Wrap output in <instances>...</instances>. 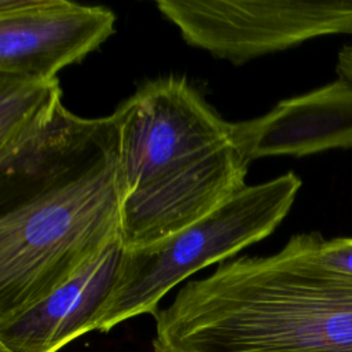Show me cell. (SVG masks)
Wrapping results in <instances>:
<instances>
[{"label": "cell", "mask_w": 352, "mask_h": 352, "mask_svg": "<svg viewBox=\"0 0 352 352\" xmlns=\"http://www.w3.org/2000/svg\"><path fill=\"white\" fill-rule=\"evenodd\" d=\"M113 114L125 250L173 236L246 187L234 122L186 78L148 80Z\"/></svg>", "instance_id": "cell-1"}, {"label": "cell", "mask_w": 352, "mask_h": 352, "mask_svg": "<svg viewBox=\"0 0 352 352\" xmlns=\"http://www.w3.org/2000/svg\"><path fill=\"white\" fill-rule=\"evenodd\" d=\"M154 318L153 352H352V278L285 245L220 263Z\"/></svg>", "instance_id": "cell-2"}, {"label": "cell", "mask_w": 352, "mask_h": 352, "mask_svg": "<svg viewBox=\"0 0 352 352\" xmlns=\"http://www.w3.org/2000/svg\"><path fill=\"white\" fill-rule=\"evenodd\" d=\"M118 241L116 150L80 176L1 212L0 323L36 305Z\"/></svg>", "instance_id": "cell-3"}, {"label": "cell", "mask_w": 352, "mask_h": 352, "mask_svg": "<svg viewBox=\"0 0 352 352\" xmlns=\"http://www.w3.org/2000/svg\"><path fill=\"white\" fill-rule=\"evenodd\" d=\"M300 187L301 179L294 172L246 186L173 236L125 250L118 283L96 330L107 333L135 316L154 315L162 297L182 280L268 236L287 216Z\"/></svg>", "instance_id": "cell-4"}, {"label": "cell", "mask_w": 352, "mask_h": 352, "mask_svg": "<svg viewBox=\"0 0 352 352\" xmlns=\"http://www.w3.org/2000/svg\"><path fill=\"white\" fill-rule=\"evenodd\" d=\"M192 47L242 65L308 40L352 34V0H158Z\"/></svg>", "instance_id": "cell-5"}, {"label": "cell", "mask_w": 352, "mask_h": 352, "mask_svg": "<svg viewBox=\"0 0 352 352\" xmlns=\"http://www.w3.org/2000/svg\"><path fill=\"white\" fill-rule=\"evenodd\" d=\"M102 6L67 0H0V76L52 80L114 32Z\"/></svg>", "instance_id": "cell-6"}, {"label": "cell", "mask_w": 352, "mask_h": 352, "mask_svg": "<svg viewBox=\"0 0 352 352\" xmlns=\"http://www.w3.org/2000/svg\"><path fill=\"white\" fill-rule=\"evenodd\" d=\"M116 150L114 114L82 118L62 106L47 125L0 151L1 206L10 209L63 184Z\"/></svg>", "instance_id": "cell-7"}, {"label": "cell", "mask_w": 352, "mask_h": 352, "mask_svg": "<svg viewBox=\"0 0 352 352\" xmlns=\"http://www.w3.org/2000/svg\"><path fill=\"white\" fill-rule=\"evenodd\" d=\"M125 249L118 241L36 305L0 323V345L11 352H59L96 330L120 279Z\"/></svg>", "instance_id": "cell-8"}, {"label": "cell", "mask_w": 352, "mask_h": 352, "mask_svg": "<svg viewBox=\"0 0 352 352\" xmlns=\"http://www.w3.org/2000/svg\"><path fill=\"white\" fill-rule=\"evenodd\" d=\"M234 138L250 162L261 157H304L352 148V85L341 77L280 100L261 117L234 122Z\"/></svg>", "instance_id": "cell-9"}, {"label": "cell", "mask_w": 352, "mask_h": 352, "mask_svg": "<svg viewBox=\"0 0 352 352\" xmlns=\"http://www.w3.org/2000/svg\"><path fill=\"white\" fill-rule=\"evenodd\" d=\"M58 78L0 76V151L47 125L62 104Z\"/></svg>", "instance_id": "cell-10"}, {"label": "cell", "mask_w": 352, "mask_h": 352, "mask_svg": "<svg viewBox=\"0 0 352 352\" xmlns=\"http://www.w3.org/2000/svg\"><path fill=\"white\" fill-rule=\"evenodd\" d=\"M286 245L302 260L352 278V238L326 239L319 232H308L292 236Z\"/></svg>", "instance_id": "cell-11"}, {"label": "cell", "mask_w": 352, "mask_h": 352, "mask_svg": "<svg viewBox=\"0 0 352 352\" xmlns=\"http://www.w3.org/2000/svg\"><path fill=\"white\" fill-rule=\"evenodd\" d=\"M336 70L338 77L344 78L352 85V41L345 44L337 56Z\"/></svg>", "instance_id": "cell-12"}, {"label": "cell", "mask_w": 352, "mask_h": 352, "mask_svg": "<svg viewBox=\"0 0 352 352\" xmlns=\"http://www.w3.org/2000/svg\"><path fill=\"white\" fill-rule=\"evenodd\" d=\"M0 352H11V351H8L7 348H4L3 345H0Z\"/></svg>", "instance_id": "cell-13"}]
</instances>
